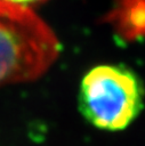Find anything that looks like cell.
<instances>
[{"label":"cell","mask_w":145,"mask_h":146,"mask_svg":"<svg viewBox=\"0 0 145 146\" xmlns=\"http://www.w3.org/2000/svg\"><path fill=\"white\" fill-rule=\"evenodd\" d=\"M59 49L53 30L31 8L0 2V87L38 79Z\"/></svg>","instance_id":"1"},{"label":"cell","mask_w":145,"mask_h":146,"mask_svg":"<svg viewBox=\"0 0 145 146\" xmlns=\"http://www.w3.org/2000/svg\"><path fill=\"white\" fill-rule=\"evenodd\" d=\"M142 107V81L129 67L100 64L83 75L79 89V108L95 128L123 130L138 116Z\"/></svg>","instance_id":"2"},{"label":"cell","mask_w":145,"mask_h":146,"mask_svg":"<svg viewBox=\"0 0 145 146\" xmlns=\"http://www.w3.org/2000/svg\"><path fill=\"white\" fill-rule=\"evenodd\" d=\"M42 0H0V2L13 5V6H18V7H25V8H31L32 5L38 3Z\"/></svg>","instance_id":"4"},{"label":"cell","mask_w":145,"mask_h":146,"mask_svg":"<svg viewBox=\"0 0 145 146\" xmlns=\"http://www.w3.org/2000/svg\"><path fill=\"white\" fill-rule=\"evenodd\" d=\"M106 19L123 40L142 39L144 35V0H115Z\"/></svg>","instance_id":"3"}]
</instances>
